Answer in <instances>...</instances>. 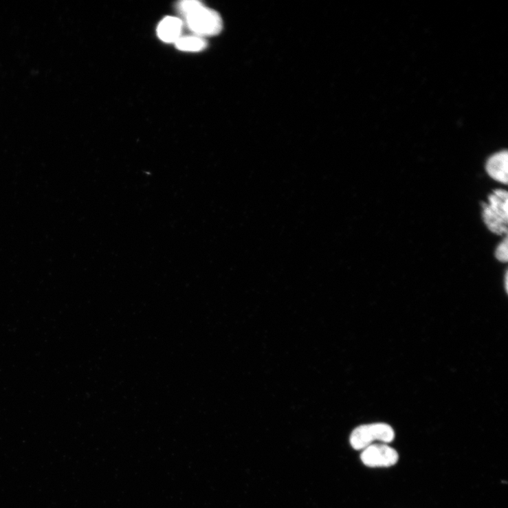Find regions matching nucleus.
Returning a JSON list of instances; mask_svg holds the SVG:
<instances>
[{
	"label": "nucleus",
	"mask_w": 508,
	"mask_h": 508,
	"mask_svg": "<svg viewBox=\"0 0 508 508\" xmlns=\"http://www.w3.org/2000/svg\"><path fill=\"white\" fill-rule=\"evenodd\" d=\"M182 28L183 23L180 19L168 16L158 24L157 34L160 40L175 43L181 38Z\"/></svg>",
	"instance_id": "nucleus-6"
},
{
	"label": "nucleus",
	"mask_w": 508,
	"mask_h": 508,
	"mask_svg": "<svg viewBox=\"0 0 508 508\" xmlns=\"http://www.w3.org/2000/svg\"><path fill=\"white\" fill-rule=\"evenodd\" d=\"M507 236H505L502 242L497 246L495 251L496 258L501 263H507L508 259Z\"/></svg>",
	"instance_id": "nucleus-8"
},
{
	"label": "nucleus",
	"mask_w": 508,
	"mask_h": 508,
	"mask_svg": "<svg viewBox=\"0 0 508 508\" xmlns=\"http://www.w3.org/2000/svg\"><path fill=\"white\" fill-rule=\"evenodd\" d=\"M507 278H508L507 277V272H506L505 276V289L506 291H507Z\"/></svg>",
	"instance_id": "nucleus-9"
},
{
	"label": "nucleus",
	"mask_w": 508,
	"mask_h": 508,
	"mask_svg": "<svg viewBox=\"0 0 508 508\" xmlns=\"http://www.w3.org/2000/svg\"><path fill=\"white\" fill-rule=\"evenodd\" d=\"M483 219L490 232L498 236H507L508 196L506 190H495L489 195L488 201L483 203Z\"/></svg>",
	"instance_id": "nucleus-2"
},
{
	"label": "nucleus",
	"mask_w": 508,
	"mask_h": 508,
	"mask_svg": "<svg viewBox=\"0 0 508 508\" xmlns=\"http://www.w3.org/2000/svg\"><path fill=\"white\" fill-rule=\"evenodd\" d=\"M486 171L492 179L500 184L507 185L508 180L507 151H502L492 155L487 159L486 164Z\"/></svg>",
	"instance_id": "nucleus-5"
},
{
	"label": "nucleus",
	"mask_w": 508,
	"mask_h": 508,
	"mask_svg": "<svg viewBox=\"0 0 508 508\" xmlns=\"http://www.w3.org/2000/svg\"><path fill=\"white\" fill-rule=\"evenodd\" d=\"M399 459L397 451L385 443L373 444L362 450L361 460L369 467H389Z\"/></svg>",
	"instance_id": "nucleus-4"
},
{
	"label": "nucleus",
	"mask_w": 508,
	"mask_h": 508,
	"mask_svg": "<svg viewBox=\"0 0 508 508\" xmlns=\"http://www.w3.org/2000/svg\"><path fill=\"white\" fill-rule=\"evenodd\" d=\"M175 45L181 51L200 52L206 48L208 43L205 38L195 35L181 37L177 41Z\"/></svg>",
	"instance_id": "nucleus-7"
},
{
	"label": "nucleus",
	"mask_w": 508,
	"mask_h": 508,
	"mask_svg": "<svg viewBox=\"0 0 508 508\" xmlns=\"http://www.w3.org/2000/svg\"><path fill=\"white\" fill-rule=\"evenodd\" d=\"M393 427L386 423H373L361 425L356 428L351 436V444L357 450L379 443L388 444L395 439Z\"/></svg>",
	"instance_id": "nucleus-3"
},
{
	"label": "nucleus",
	"mask_w": 508,
	"mask_h": 508,
	"mask_svg": "<svg viewBox=\"0 0 508 508\" xmlns=\"http://www.w3.org/2000/svg\"><path fill=\"white\" fill-rule=\"evenodd\" d=\"M177 8L184 18L186 25L195 36L203 38L219 34L223 27L221 15L197 0H184Z\"/></svg>",
	"instance_id": "nucleus-1"
}]
</instances>
